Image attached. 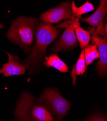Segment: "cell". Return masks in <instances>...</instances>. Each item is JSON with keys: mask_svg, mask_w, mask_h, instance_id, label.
<instances>
[{"mask_svg": "<svg viewBox=\"0 0 107 121\" xmlns=\"http://www.w3.org/2000/svg\"><path fill=\"white\" fill-rule=\"evenodd\" d=\"M88 121H107V117L103 114H97L92 116Z\"/></svg>", "mask_w": 107, "mask_h": 121, "instance_id": "obj_15", "label": "cell"}, {"mask_svg": "<svg viewBox=\"0 0 107 121\" xmlns=\"http://www.w3.org/2000/svg\"><path fill=\"white\" fill-rule=\"evenodd\" d=\"M4 27V25L3 24H2V23H0V29L3 28Z\"/></svg>", "mask_w": 107, "mask_h": 121, "instance_id": "obj_17", "label": "cell"}, {"mask_svg": "<svg viewBox=\"0 0 107 121\" xmlns=\"http://www.w3.org/2000/svg\"><path fill=\"white\" fill-rule=\"evenodd\" d=\"M61 30L51 24L43 22L39 24L36 33L35 43L30 55L24 60L23 64L28 72H34L39 68L45 57L47 47L59 35Z\"/></svg>", "mask_w": 107, "mask_h": 121, "instance_id": "obj_1", "label": "cell"}, {"mask_svg": "<svg viewBox=\"0 0 107 121\" xmlns=\"http://www.w3.org/2000/svg\"><path fill=\"white\" fill-rule=\"evenodd\" d=\"M92 35V44L96 46L99 54V60L95 65L96 71L101 77L107 75V37L97 35L95 28H90Z\"/></svg>", "mask_w": 107, "mask_h": 121, "instance_id": "obj_7", "label": "cell"}, {"mask_svg": "<svg viewBox=\"0 0 107 121\" xmlns=\"http://www.w3.org/2000/svg\"><path fill=\"white\" fill-rule=\"evenodd\" d=\"M38 25V20L35 17H20L12 22L6 37L20 47L26 53H30Z\"/></svg>", "mask_w": 107, "mask_h": 121, "instance_id": "obj_2", "label": "cell"}, {"mask_svg": "<svg viewBox=\"0 0 107 121\" xmlns=\"http://www.w3.org/2000/svg\"><path fill=\"white\" fill-rule=\"evenodd\" d=\"M44 65L46 67H53L61 73L69 72V67L59 58L57 54H53L45 57Z\"/></svg>", "mask_w": 107, "mask_h": 121, "instance_id": "obj_10", "label": "cell"}, {"mask_svg": "<svg viewBox=\"0 0 107 121\" xmlns=\"http://www.w3.org/2000/svg\"><path fill=\"white\" fill-rule=\"evenodd\" d=\"M104 29H105V33L106 34V36L107 37V22L106 23V24L105 25Z\"/></svg>", "mask_w": 107, "mask_h": 121, "instance_id": "obj_16", "label": "cell"}, {"mask_svg": "<svg viewBox=\"0 0 107 121\" xmlns=\"http://www.w3.org/2000/svg\"><path fill=\"white\" fill-rule=\"evenodd\" d=\"M8 57V62L3 65L0 70V74H4V77L12 76H18L25 74L26 67L23 63H21L17 56L13 55L5 52Z\"/></svg>", "mask_w": 107, "mask_h": 121, "instance_id": "obj_9", "label": "cell"}, {"mask_svg": "<svg viewBox=\"0 0 107 121\" xmlns=\"http://www.w3.org/2000/svg\"><path fill=\"white\" fill-rule=\"evenodd\" d=\"M76 18L71 9V3L64 2L58 6L51 8L41 14L40 19L41 22L46 24L59 22L66 19Z\"/></svg>", "mask_w": 107, "mask_h": 121, "instance_id": "obj_6", "label": "cell"}, {"mask_svg": "<svg viewBox=\"0 0 107 121\" xmlns=\"http://www.w3.org/2000/svg\"></svg>", "mask_w": 107, "mask_h": 121, "instance_id": "obj_18", "label": "cell"}, {"mask_svg": "<svg viewBox=\"0 0 107 121\" xmlns=\"http://www.w3.org/2000/svg\"><path fill=\"white\" fill-rule=\"evenodd\" d=\"M37 103L49 111L56 121H62L71 107L70 102L63 97L57 89L51 88H47L44 91Z\"/></svg>", "mask_w": 107, "mask_h": 121, "instance_id": "obj_4", "label": "cell"}, {"mask_svg": "<svg viewBox=\"0 0 107 121\" xmlns=\"http://www.w3.org/2000/svg\"><path fill=\"white\" fill-rule=\"evenodd\" d=\"M76 38L82 50L89 45L91 40V32L84 30L81 26L77 27L75 30Z\"/></svg>", "mask_w": 107, "mask_h": 121, "instance_id": "obj_11", "label": "cell"}, {"mask_svg": "<svg viewBox=\"0 0 107 121\" xmlns=\"http://www.w3.org/2000/svg\"><path fill=\"white\" fill-rule=\"evenodd\" d=\"M86 62L84 57V50L82 51L78 59L76 64L74 66L72 71V77L73 80L72 84L76 85L75 84L76 76L75 75H83L85 72L86 70Z\"/></svg>", "mask_w": 107, "mask_h": 121, "instance_id": "obj_12", "label": "cell"}, {"mask_svg": "<svg viewBox=\"0 0 107 121\" xmlns=\"http://www.w3.org/2000/svg\"><path fill=\"white\" fill-rule=\"evenodd\" d=\"M107 14V0H101L99 7L90 16L81 18V21L88 23L95 28L96 34L103 36H107L105 31L103 21Z\"/></svg>", "mask_w": 107, "mask_h": 121, "instance_id": "obj_8", "label": "cell"}, {"mask_svg": "<svg viewBox=\"0 0 107 121\" xmlns=\"http://www.w3.org/2000/svg\"><path fill=\"white\" fill-rule=\"evenodd\" d=\"M15 117L19 121H55L49 111L36 105V98L27 92L22 93L18 99L15 109Z\"/></svg>", "mask_w": 107, "mask_h": 121, "instance_id": "obj_3", "label": "cell"}, {"mask_svg": "<svg viewBox=\"0 0 107 121\" xmlns=\"http://www.w3.org/2000/svg\"><path fill=\"white\" fill-rule=\"evenodd\" d=\"M71 9L76 17L81 19L82 15L94 10L95 8L93 4L88 1H87L79 7L76 6L74 1H73L71 3Z\"/></svg>", "mask_w": 107, "mask_h": 121, "instance_id": "obj_13", "label": "cell"}, {"mask_svg": "<svg viewBox=\"0 0 107 121\" xmlns=\"http://www.w3.org/2000/svg\"><path fill=\"white\" fill-rule=\"evenodd\" d=\"M83 50L86 66L91 64L95 59L99 58V52L95 45H89Z\"/></svg>", "mask_w": 107, "mask_h": 121, "instance_id": "obj_14", "label": "cell"}, {"mask_svg": "<svg viewBox=\"0 0 107 121\" xmlns=\"http://www.w3.org/2000/svg\"><path fill=\"white\" fill-rule=\"evenodd\" d=\"M80 18H75L64 22L56 26L57 29L65 28V31L52 48V52L59 53L73 48L78 45L75 33V29L80 26Z\"/></svg>", "mask_w": 107, "mask_h": 121, "instance_id": "obj_5", "label": "cell"}]
</instances>
